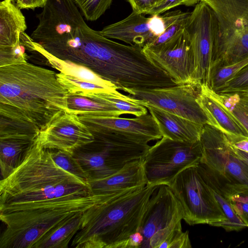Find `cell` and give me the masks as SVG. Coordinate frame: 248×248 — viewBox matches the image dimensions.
Listing matches in <instances>:
<instances>
[{
    "label": "cell",
    "mask_w": 248,
    "mask_h": 248,
    "mask_svg": "<svg viewBox=\"0 0 248 248\" xmlns=\"http://www.w3.org/2000/svg\"><path fill=\"white\" fill-rule=\"evenodd\" d=\"M248 66V57L232 65L212 68L208 86L212 90L216 91Z\"/></svg>",
    "instance_id": "obj_29"
},
{
    "label": "cell",
    "mask_w": 248,
    "mask_h": 248,
    "mask_svg": "<svg viewBox=\"0 0 248 248\" xmlns=\"http://www.w3.org/2000/svg\"><path fill=\"white\" fill-rule=\"evenodd\" d=\"M57 78L60 83L69 94L83 96L90 93L101 92H115L110 90L92 82L86 81L75 77L65 75L62 73H57Z\"/></svg>",
    "instance_id": "obj_28"
},
{
    "label": "cell",
    "mask_w": 248,
    "mask_h": 248,
    "mask_svg": "<svg viewBox=\"0 0 248 248\" xmlns=\"http://www.w3.org/2000/svg\"><path fill=\"white\" fill-rule=\"evenodd\" d=\"M230 145L239 150L248 153V137L226 135Z\"/></svg>",
    "instance_id": "obj_38"
},
{
    "label": "cell",
    "mask_w": 248,
    "mask_h": 248,
    "mask_svg": "<svg viewBox=\"0 0 248 248\" xmlns=\"http://www.w3.org/2000/svg\"><path fill=\"white\" fill-rule=\"evenodd\" d=\"M202 155L200 140L189 143L162 137L143 158L147 185L169 186L182 170L198 165Z\"/></svg>",
    "instance_id": "obj_8"
},
{
    "label": "cell",
    "mask_w": 248,
    "mask_h": 248,
    "mask_svg": "<svg viewBox=\"0 0 248 248\" xmlns=\"http://www.w3.org/2000/svg\"><path fill=\"white\" fill-rule=\"evenodd\" d=\"M83 214V213H82ZM82 214L73 218L35 244L33 248H67L79 230Z\"/></svg>",
    "instance_id": "obj_25"
},
{
    "label": "cell",
    "mask_w": 248,
    "mask_h": 248,
    "mask_svg": "<svg viewBox=\"0 0 248 248\" xmlns=\"http://www.w3.org/2000/svg\"><path fill=\"white\" fill-rule=\"evenodd\" d=\"M36 139L28 136L0 137L1 179L6 178L17 167Z\"/></svg>",
    "instance_id": "obj_22"
},
{
    "label": "cell",
    "mask_w": 248,
    "mask_h": 248,
    "mask_svg": "<svg viewBox=\"0 0 248 248\" xmlns=\"http://www.w3.org/2000/svg\"><path fill=\"white\" fill-rule=\"evenodd\" d=\"M168 186L181 203L183 219L189 225H210L226 220L197 165L182 170Z\"/></svg>",
    "instance_id": "obj_9"
},
{
    "label": "cell",
    "mask_w": 248,
    "mask_h": 248,
    "mask_svg": "<svg viewBox=\"0 0 248 248\" xmlns=\"http://www.w3.org/2000/svg\"><path fill=\"white\" fill-rule=\"evenodd\" d=\"M189 15L170 24L167 25L164 32L155 38L150 44L146 46H157L166 42L182 32L185 27V24Z\"/></svg>",
    "instance_id": "obj_34"
},
{
    "label": "cell",
    "mask_w": 248,
    "mask_h": 248,
    "mask_svg": "<svg viewBox=\"0 0 248 248\" xmlns=\"http://www.w3.org/2000/svg\"><path fill=\"white\" fill-rule=\"evenodd\" d=\"M95 101L106 105L118 110L123 114H129L135 116L146 114L148 109L141 105L142 100L120 93L101 92L90 93L83 95Z\"/></svg>",
    "instance_id": "obj_23"
},
{
    "label": "cell",
    "mask_w": 248,
    "mask_h": 248,
    "mask_svg": "<svg viewBox=\"0 0 248 248\" xmlns=\"http://www.w3.org/2000/svg\"><path fill=\"white\" fill-rule=\"evenodd\" d=\"M110 196L72 194L0 205V218L6 226L0 238V248H33L57 229Z\"/></svg>",
    "instance_id": "obj_2"
},
{
    "label": "cell",
    "mask_w": 248,
    "mask_h": 248,
    "mask_svg": "<svg viewBox=\"0 0 248 248\" xmlns=\"http://www.w3.org/2000/svg\"><path fill=\"white\" fill-rule=\"evenodd\" d=\"M234 210L248 227V203L231 200Z\"/></svg>",
    "instance_id": "obj_39"
},
{
    "label": "cell",
    "mask_w": 248,
    "mask_h": 248,
    "mask_svg": "<svg viewBox=\"0 0 248 248\" xmlns=\"http://www.w3.org/2000/svg\"><path fill=\"white\" fill-rule=\"evenodd\" d=\"M248 90V66L239 71L232 79L226 82L223 86L215 92L225 93L246 92Z\"/></svg>",
    "instance_id": "obj_33"
},
{
    "label": "cell",
    "mask_w": 248,
    "mask_h": 248,
    "mask_svg": "<svg viewBox=\"0 0 248 248\" xmlns=\"http://www.w3.org/2000/svg\"><path fill=\"white\" fill-rule=\"evenodd\" d=\"M200 141L202 155L199 170L207 185L231 198L248 190V165L236 156L226 134L203 125Z\"/></svg>",
    "instance_id": "obj_5"
},
{
    "label": "cell",
    "mask_w": 248,
    "mask_h": 248,
    "mask_svg": "<svg viewBox=\"0 0 248 248\" xmlns=\"http://www.w3.org/2000/svg\"><path fill=\"white\" fill-rule=\"evenodd\" d=\"M191 245L188 231H179L174 234L168 240L163 243L159 248H190Z\"/></svg>",
    "instance_id": "obj_36"
},
{
    "label": "cell",
    "mask_w": 248,
    "mask_h": 248,
    "mask_svg": "<svg viewBox=\"0 0 248 248\" xmlns=\"http://www.w3.org/2000/svg\"><path fill=\"white\" fill-rule=\"evenodd\" d=\"M158 186L135 187L109 196L85 211L71 247L129 248L139 232L150 197Z\"/></svg>",
    "instance_id": "obj_3"
},
{
    "label": "cell",
    "mask_w": 248,
    "mask_h": 248,
    "mask_svg": "<svg viewBox=\"0 0 248 248\" xmlns=\"http://www.w3.org/2000/svg\"><path fill=\"white\" fill-rule=\"evenodd\" d=\"M25 48L21 39L20 42L14 45L0 46V67L27 62Z\"/></svg>",
    "instance_id": "obj_32"
},
{
    "label": "cell",
    "mask_w": 248,
    "mask_h": 248,
    "mask_svg": "<svg viewBox=\"0 0 248 248\" xmlns=\"http://www.w3.org/2000/svg\"><path fill=\"white\" fill-rule=\"evenodd\" d=\"M217 93L225 107L248 132V93L245 92Z\"/></svg>",
    "instance_id": "obj_26"
},
{
    "label": "cell",
    "mask_w": 248,
    "mask_h": 248,
    "mask_svg": "<svg viewBox=\"0 0 248 248\" xmlns=\"http://www.w3.org/2000/svg\"><path fill=\"white\" fill-rule=\"evenodd\" d=\"M154 0L155 3V5H156L158 4V3L161 2L162 1H164V0Z\"/></svg>",
    "instance_id": "obj_43"
},
{
    "label": "cell",
    "mask_w": 248,
    "mask_h": 248,
    "mask_svg": "<svg viewBox=\"0 0 248 248\" xmlns=\"http://www.w3.org/2000/svg\"><path fill=\"white\" fill-rule=\"evenodd\" d=\"M143 51L148 58L168 74L176 85L193 84L192 49L185 29L164 43L157 46H145Z\"/></svg>",
    "instance_id": "obj_14"
},
{
    "label": "cell",
    "mask_w": 248,
    "mask_h": 248,
    "mask_svg": "<svg viewBox=\"0 0 248 248\" xmlns=\"http://www.w3.org/2000/svg\"><path fill=\"white\" fill-rule=\"evenodd\" d=\"M133 11L142 14H147L155 3L154 0H127Z\"/></svg>",
    "instance_id": "obj_37"
},
{
    "label": "cell",
    "mask_w": 248,
    "mask_h": 248,
    "mask_svg": "<svg viewBox=\"0 0 248 248\" xmlns=\"http://www.w3.org/2000/svg\"><path fill=\"white\" fill-rule=\"evenodd\" d=\"M87 20L98 19L108 9L113 0H72Z\"/></svg>",
    "instance_id": "obj_31"
},
{
    "label": "cell",
    "mask_w": 248,
    "mask_h": 248,
    "mask_svg": "<svg viewBox=\"0 0 248 248\" xmlns=\"http://www.w3.org/2000/svg\"><path fill=\"white\" fill-rule=\"evenodd\" d=\"M54 71L28 62L0 67V118L38 131L69 111V93Z\"/></svg>",
    "instance_id": "obj_1"
},
{
    "label": "cell",
    "mask_w": 248,
    "mask_h": 248,
    "mask_svg": "<svg viewBox=\"0 0 248 248\" xmlns=\"http://www.w3.org/2000/svg\"><path fill=\"white\" fill-rule=\"evenodd\" d=\"M217 22L211 68L235 63L248 57V0H202Z\"/></svg>",
    "instance_id": "obj_6"
},
{
    "label": "cell",
    "mask_w": 248,
    "mask_h": 248,
    "mask_svg": "<svg viewBox=\"0 0 248 248\" xmlns=\"http://www.w3.org/2000/svg\"><path fill=\"white\" fill-rule=\"evenodd\" d=\"M14 0L0 3V46L20 42L22 33L27 29L25 17Z\"/></svg>",
    "instance_id": "obj_21"
},
{
    "label": "cell",
    "mask_w": 248,
    "mask_h": 248,
    "mask_svg": "<svg viewBox=\"0 0 248 248\" xmlns=\"http://www.w3.org/2000/svg\"><path fill=\"white\" fill-rule=\"evenodd\" d=\"M17 6L20 9H32L36 8H44L48 0H15Z\"/></svg>",
    "instance_id": "obj_40"
},
{
    "label": "cell",
    "mask_w": 248,
    "mask_h": 248,
    "mask_svg": "<svg viewBox=\"0 0 248 248\" xmlns=\"http://www.w3.org/2000/svg\"><path fill=\"white\" fill-rule=\"evenodd\" d=\"M201 85L186 84L150 90L131 89L129 95L141 100L143 106L156 107L202 124H209L208 118L196 99Z\"/></svg>",
    "instance_id": "obj_12"
},
{
    "label": "cell",
    "mask_w": 248,
    "mask_h": 248,
    "mask_svg": "<svg viewBox=\"0 0 248 248\" xmlns=\"http://www.w3.org/2000/svg\"><path fill=\"white\" fill-rule=\"evenodd\" d=\"M143 15L133 11L126 18L105 27L100 32L107 38L143 47L155 38L151 28L150 17Z\"/></svg>",
    "instance_id": "obj_17"
},
{
    "label": "cell",
    "mask_w": 248,
    "mask_h": 248,
    "mask_svg": "<svg viewBox=\"0 0 248 248\" xmlns=\"http://www.w3.org/2000/svg\"><path fill=\"white\" fill-rule=\"evenodd\" d=\"M92 193L88 181L59 167L37 138L17 167L0 181V205Z\"/></svg>",
    "instance_id": "obj_4"
},
{
    "label": "cell",
    "mask_w": 248,
    "mask_h": 248,
    "mask_svg": "<svg viewBox=\"0 0 248 248\" xmlns=\"http://www.w3.org/2000/svg\"><path fill=\"white\" fill-rule=\"evenodd\" d=\"M185 30L191 43L194 61L193 84L208 85L217 22L212 9L201 0L187 17Z\"/></svg>",
    "instance_id": "obj_11"
},
{
    "label": "cell",
    "mask_w": 248,
    "mask_h": 248,
    "mask_svg": "<svg viewBox=\"0 0 248 248\" xmlns=\"http://www.w3.org/2000/svg\"><path fill=\"white\" fill-rule=\"evenodd\" d=\"M155 121L162 137L194 143L200 140L203 125L149 105L144 106Z\"/></svg>",
    "instance_id": "obj_19"
},
{
    "label": "cell",
    "mask_w": 248,
    "mask_h": 248,
    "mask_svg": "<svg viewBox=\"0 0 248 248\" xmlns=\"http://www.w3.org/2000/svg\"><path fill=\"white\" fill-rule=\"evenodd\" d=\"M95 149L91 152L74 154L89 179L109 176L127 163L144 157L151 147L114 134L94 136Z\"/></svg>",
    "instance_id": "obj_7"
},
{
    "label": "cell",
    "mask_w": 248,
    "mask_h": 248,
    "mask_svg": "<svg viewBox=\"0 0 248 248\" xmlns=\"http://www.w3.org/2000/svg\"><path fill=\"white\" fill-rule=\"evenodd\" d=\"M196 100L206 115L209 124L226 135L248 137L247 130L225 107L217 93L208 85H201Z\"/></svg>",
    "instance_id": "obj_16"
},
{
    "label": "cell",
    "mask_w": 248,
    "mask_h": 248,
    "mask_svg": "<svg viewBox=\"0 0 248 248\" xmlns=\"http://www.w3.org/2000/svg\"><path fill=\"white\" fill-rule=\"evenodd\" d=\"M26 47L30 51L36 52L44 57L49 65L65 75L72 76L80 79L98 84L112 91L117 92V87L109 81L106 80L91 69L83 65L59 59L45 50L40 45L33 41L31 37L26 35Z\"/></svg>",
    "instance_id": "obj_20"
},
{
    "label": "cell",
    "mask_w": 248,
    "mask_h": 248,
    "mask_svg": "<svg viewBox=\"0 0 248 248\" xmlns=\"http://www.w3.org/2000/svg\"><path fill=\"white\" fill-rule=\"evenodd\" d=\"M69 111L78 115L119 117L120 111L88 97L69 94L68 96Z\"/></svg>",
    "instance_id": "obj_24"
},
{
    "label": "cell",
    "mask_w": 248,
    "mask_h": 248,
    "mask_svg": "<svg viewBox=\"0 0 248 248\" xmlns=\"http://www.w3.org/2000/svg\"><path fill=\"white\" fill-rule=\"evenodd\" d=\"M93 135L114 134L137 142L148 143L162 136L151 114L133 118L78 115Z\"/></svg>",
    "instance_id": "obj_15"
},
{
    "label": "cell",
    "mask_w": 248,
    "mask_h": 248,
    "mask_svg": "<svg viewBox=\"0 0 248 248\" xmlns=\"http://www.w3.org/2000/svg\"><path fill=\"white\" fill-rule=\"evenodd\" d=\"M49 149L50 155L55 163L62 169L88 181V177L74 155L67 152Z\"/></svg>",
    "instance_id": "obj_30"
},
{
    "label": "cell",
    "mask_w": 248,
    "mask_h": 248,
    "mask_svg": "<svg viewBox=\"0 0 248 248\" xmlns=\"http://www.w3.org/2000/svg\"><path fill=\"white\" fill-rule=\"evenodd\" d=\"M202 0H164L154 6L147 13V15H160L167 11L179 5L194 6Z\"/></svg>",
    "instance_id": "obj_35"
},
{
    "label": "cell",
    "mask_w": 248,
    "mask_h": 248,
    "mask_svg": "<svg viewBox=\"0 0 248 248\" xmlns=\"http://www.w3.org/2000/svg\"><path fill=\"white\" fill-rule=\"evenodd\" d=\"M183 207L170 188L158 186L152 194L139 232L143 240L140 248H159L174 234L182 231Z\"/></svg>",
    "instance_id": "obj_10"
},
{
    "label": "cell",
    "mask_w": 248,
    "mask_h": 248,
    "mask_svg": "<svg viewBox=\"0 0 248 248\" xmlns=\"http://www.w3.org/2000/svg\"><path fill=\"white\" fill-rule=\"evenodd\" d=\"M232 149L235 155L243 161L247 165H248V153H246L237 149H235L231 145Z\"/></svg>",
    "instance_id": "obj_41"
},
{
    "label": "cell",
    "mask_w": 248,
    "mask_h": 248,
    "mask_svg": "<svg viewBox=\"0 0 248 248\" xmlns=\"http://www.w3.org/2000/svg\"><path fill=\"white\" fill-rule=\"evenodd\" d=\"M37 139L44 148L61 150L73 155L95 140L78 116L67 111L54 115L40 129Z\"/></svg>",
    "instance_id": "obj_13"
},
{
    "label": "cell",
    "mask_w": 248,
    "mask_h": 248,
    "mask_svg": "<svg viewBox=\"0 0 248 248\" xmlns=\"http://www.w3.org/2000/svg\"><path fill=\"white\" fill-rule=\"evenodd\" d=\"M245 92H246V93H248V90L247 91Z\"/></svg>",
    "instance_id": "obj_44"
},
{
    "label": "cell",
    "mask_w": 248,
    "mask_h": 248,
    "mask_svg": "<svg viewBox=\"0 0 248 248\" xmlns=\"http://www.w3.org/2000/svg\"><path fill=\"white\" fill-rule=\"evenodd\" d=\"M231 200L248 203V190L232 196L231 198Z\"/></svg>",
    "instance_id": "obj_42"
},
{
    "label": "cell",
    "mask_w": 248,
    "mask_h": 248,
    "mask_svg": "<svg viewBox=\"0 0 248 248\" xmlns=\"http://www.w3.org/2000/svg\"><path fill=\"white\" fill-rule=\"evenodd\" d=\"M144 158V157H143ZM143 158L127 163L115 173L100 179H89L92 193L111 195L147 185Z\"/></svg>",
    "instance_id": "obj_18"
},
{
    "label": "cell",
    "mask_w": 248,
    "mask_h": 248,
    "mask_svg": "<svg viewBox=\"0 0 248 248\" xmlns=\"http://www.w3.org/2000/svg\"><path fill=\"white\" fill-rule=\"evenodd\" d=\"M209 187L226 218L225 221L214 222L210 225L222 227L227 232L239 231L247 227L246 224L236 213L231 200L224 197L217 190Z\"/></svg>",
    "instance_id": "obj_27"
}]
</instances>
